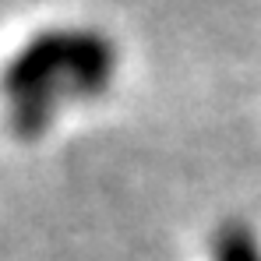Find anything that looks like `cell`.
<instances>
[{
	"label": "cell",
	"instance_id": "2",
	"mask_svg": "<svg viewBox=\"0 0 261 261\" xmlns=\"http://www.w3.org/2000/svg\"><path fill=\"white\" fill-rule=\"evenodd\" d=\"M216 261H261V258L244 226H226L216 240Z\"/></svg>",
	"mask_w": 261,
	"mask_h": 261
},
{
	"label": "cell",
	"instance_id": "1",
	"mask_svg": "<svg viewBox=\"0 0 261 261\" xmlns=\"http://www.w3.org/2000/svg\"><path fill=\"white\" fill-rule=\"evenodd\" d=\"M113 49L102 43V36L85 32H53L29 43L14 60L4 78L11 99L18 102L14 120L25 134H39L49 113V85L60 78L74 92H95L110 82Z\"/></svg>",
	"mask_w": 261,
	"mask_h": 261
}]
</instances>
